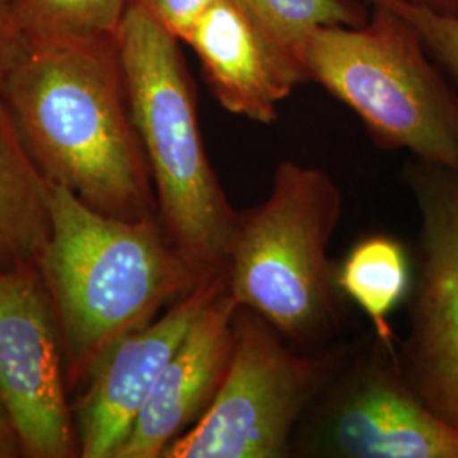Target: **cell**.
<instances>
[{
  "label": "cell",
  "instance_id": "9c48e42d",
  "mask_svg": "<svg viewBox=\"0 0 458 458\" xmlns=\"http://www.w3.org/2000/svg\"><path fill=\"white\" fill-rule=\"evenodd\" d=\"M323 391L308 440L311 455L458 458V428L414 393L397 352L382 346Z\"/></svg>",
  "mask_w": 458,
  "mask_h": 458
},
{
  "label": "cell",
  "instance_id": "2e32d148",
  "mask_svg": "<svg viewBox=\"0 0 458 458\" xmlns=\"http://www.w3.org/2000/svg\"><path fill=\"white\" fill-rule=\"evenodd\" d=\"M267 36L304 66L310 34L323 26H360L369 13L357 0H233ZM306 70V68H304Z\"/></svg>",
  "mask_w": 458,
  "mask_h": 458
},
{
  "label": "cell",
  "instance_id": "9a60e30c",
  "mask_svg": "<svg viewBox=\"0 0 458 458\" xmlns=\"http://www.w3.org/2000/svg\"><path fill=\"white\" fill-rule=\"evenodd\" d=\"M28 43L115 38L131 0H11Z\"/></svg>",
  "mask_w": 458,
  "mask_h": 458
},
{
  "label": "cell",
  "instance_id": "5b68a950",
  "mask_svg": "<svg viewBox=\"0 0 458 458\" xmlns=\"http://www.w3.org/2000/svg\"><path fill=\"white\" fill-rule=\"evenodd\" d=\"M342 214V189L325 170L278 164L267 199L240 211L226 267L233 301L293 344L327 336L338 291L329 243Z\"/></svg>",
  "mask_w": 458,
  "mask_h": 458
},
{
  "label": "cell",
  "instance_id": "277c9868",
  "mask_svg": "<svg viewBox=\"0 0 458 458\" xmlns=\"http://www.w3.org/2000/svg\"><path fill=\"white\" fill-rule=\"evenodd\" d=\"M360 26L316 28L304 47L308 81L359 115L377 147L458 174V90L425 41L389 5L369 0Z\"/></svg>",
  "mask_w": 458,
  "mask_h": 458
},
{
  "label": "cell",
  "instance_id": "44dd1931",
  "mask_svg": "<svg viewBox=\"0 0 458 458\" xmlns=\"http://www.w3.org/2000/svg\"><path fill=\"white\" fill-rule=\"evenodd\" d=\"M437 9L450 14H458V0H438Z\"/></svg>",
  "mask_w": 458,
  "mask_h": 458
},
{
  "label": "cell",
  "instance_id": "e0dca14e",
  "mask_svg": "<svg viewBox=\"0 0 458 458\" xmlns=\"http://www.w3.org/2000/svg\"><path fill=\"white\" fill-rule=\"evenodd\" d=\"M369 2V0H367ZM389 5L420 33L426 48L458 83V14L414 0H376Z\"/></svg>",
  "mask_w": 458,
  "mask_h": 458
},
{
  "label": "cell",
  "instance_id": "5bb4252c",
  "mask_svg": "<svg viewBox=\"0 0 458 458\" xmlns=\"http://www.w3.org/2000/svg\"><path fill=\"white\" fill-rule=\"evenodd\" d=\"M336 287L370 319L377 340L394 350L389 318L411 291V260L404 245L389 234L360 238L336 265Z\"/></svg>",
  "mask_w": 458,
  "mask_h": 458
},
{
  "label": "cell",
  "instance_id": "d6986e66",
  "mask_svg": "<svg viewBox=\"0 0 458 458\" xmlns=\"http://www.w3.org/2000/svg\"><path fill=\"white\" fill-rule=\"evenodd\" d=\"M28 48L11 0H0V98L14 66Z\"/></svg>",
  "mask_w": 458,
  "mask_h": 458
},
{
  "label": "cell",
  "instance_id": "ffe728a7",
  "mask_svg": "<svg viewBox=\"0 0 458 458\" xmlns=\"http://www.w3.org/2000/svg\"><path fill=\"white\" fill-rule=\"evenodd\" d=\"M22 457L16 426L0 397V458Z\"/></svg>",
  "mask_w": 458,
  "mask_h": 458
},
{
  "label": "cell",
  "instance_id": "ac0fdd59",
  "mask_svg": "<svg viewBox=\"0 0 458 458\" xmlns=\"http://www.w3.org/2000/svg\"><path fill=\"white\" fill-rule=\"evenodd\" d=\"M165 30L179 41L187 39L197 21L204 16L217 0H138Z\"/></svg>",
  "mask_w": 458,
  "mask_h": 458
},
{
  "label": "cell",
  "instance_id": "8992f818",
  "mask_svg": "<svg viewBox=\"0 0 458 458\" xmlns=\"http://www.w3.org/2000/svg\"><path fill=\"white\" fill-rule=\"evenodd\" d=\"M331 357L301 355L259 312L238 306L234 344L213 403L162 458H280L333 376Z\"/></svg>",
  "mask_w": 458,
  "mask_h": 458
},
{
  "label": "cell",
  "instance_id": "7402d4cb",
  "mask_svg": "<svg viewBox=\"0 0 458 458\" xmlns=\"http://www.w3.org/2000/svg\"><path fill=\"white\" fill-rule=\"evenodd\" d=\"M414 2H421V4H428V5L435 7V9H437V4H438V0H414Z\"/></svg>",
  "mask_w": 458,
  "mask_h": 458
},
{
  "label": "cell",
  "instance_id": "ba28073f",
  "mask_svg": "<svg viewBox=\"0 0 458 458\" xmlns=\"http://www.w3.org/2000/svg\"><path fill=\"white\" fill-rule=\"evenodd\" d=\"M0 397L22 457H81L60 329L38 265L0 272Z\"/></svg>",
  "mask_w": 458,
  "mask_h": 458
},
{
  "label": "cell",
  "instance_id": "52a82bcc",
  "mask_svg": "<svg viewBox=\"0 0 458 458\" xmlns=\"http://www.w3.org/2000/svg\"><path fill=\"white\" fill-rule=\"evenodd\" d=\"M404 181L421 223L410 336L397 363L426 406L458 428V174L414 160Z\"/></svg>",
  "mask_w": 458,
  "mask_h": 458
},
{
  "label": "cell",
  "instance_id": "6da1fadb",
  "mask_svg": "<svg viewBox=\"0 0 458 458\" xmlns=\"http://www.w3.org/2000/svg\"><path fill=\"white\" fill-rule=\"evenodd\" d=\"M2 100L48 181L98 213L158 217L115 38L28 43Z\"/></svg>",
  "mask_w": 458,
  "mask_h": 458
},
{
  "label": "cell",
  "instance_id": "30bf717a",
  "mask_svg": "<svg viewBox=\"0 0 458 458\" xmlns=\"http://www.w3.org/2000/svg\"><path fill=\"white\" fill-rule=\"evenodd\" d=\"M228 284L206 278L147 327L111 344L94 363L72 404L82 458H115L175 350L197 316Z\"/></svg>",
  "mask_w": 458,
  "mask_h": 458
},
{
  "label": "cell",
  "instance_id": "7a4b0ae2",
  "mask_svg": "<svg viewBox=\"0 0 458 458\" xmlns=\"http://www.w3.org/2000/svg\"><path fill=\"white\" fill-rule=\"evenodd\" d=\"M51 236L38 262L62 338L68 391L124 335L189 294L200 278L160 217L119 219L49 181Z\"/></svg>",
  "mask_w": 458,
  "mask_h": 458
},
{
  "label": "cell",
  "instance_id": "8fae6325",
  "mask_svg": "<svg viewBox=\"0 0 458 458\" xmlns=\"http://www.w3.org/2000/svg\"><path fill=\"white\" fill-rule=\"evenodd\" d=\"M185 43L196 51L214 98L228 113L259 124L278 119V106L301 83L304 66L267 36L233 0H217Z\"/></svg>",
  "mask_w": 458,
  "mask_h": 458
},
{
  "label": "cell",
  "instance_id": "3957f363",
  "mask_svg": "<svg viewBox=\"0 0 458 458\" xmlns=\"http://www.w3.org/2000/svg\"><path fill=\"white\" fill-rule=\"evenodd\" d=\"M115 41L165 233L199 277L226 274L240 211L209 162L179 39L131 0Z\"/></svg>",
  "mask_w": 458,
  "mask_h": 458
},
{
  "label": "cell",
  "instance_id": "7c38bea8",
  "mask_svg": "<svg viewBox=\"0 0 458 458\" xmlns=\"http://www.w3.org/2000/svg\"><path fill=\"white\" fill-rule=\"evenodd\" d=\"M238 304L226 287L197 316L115 458H162L209 408L228 369Z\"/></svg>",
  "mask_w": 458,
  "mask_h": 458
},
{
  "label": "cell",
  "instance_id": "4fadbf2b",
  "mask_svg": "<svg viewBox=\"0 0 458 458\" xmlns=\"http://www.w3.org/2000/svg\"><path fill=\"white\" fill-rule=\"evenodd\" d=\"M48 189L0 98V272L41 260L51 236Z\"/></svg>",
  "mask_w": 458,
  "mask_h": 458
}]
</instances>
